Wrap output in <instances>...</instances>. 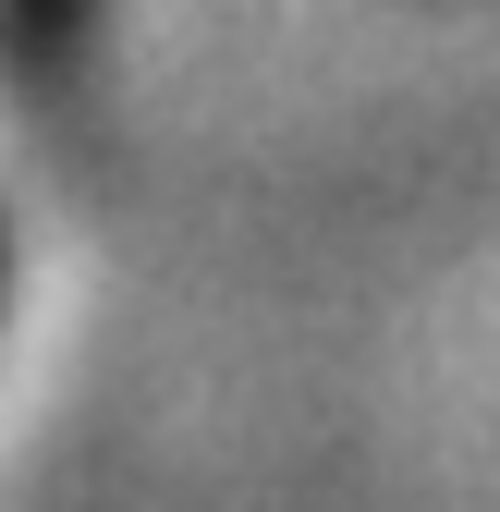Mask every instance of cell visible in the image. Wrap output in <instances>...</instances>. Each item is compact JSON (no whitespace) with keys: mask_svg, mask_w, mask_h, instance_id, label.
<instances>
[{"mask_svg":"<svg viewBox=\"0 0 500 512\" xmlns=\"http://www.w3.org/2000/svg\"><path fill=\"white\" fill-rule=\"evenodd\" d=\"M98 37V0H0V86H61Z\"/></svg>","mask_w":500,"mask_h":512,"instance_id":"cell-1","label":"cell"},{"mask_svg":"<svg viewBox=\"0 0 500 512\" xmlns=\"http://www.w3.org/2000/svg\"><path fill=\"white\" fill-rule=\"evenodd\" d=\"M0 293H13V232H0Z\"/></svg>","mask_w":500,"mask_h":512,"instance_id":"cell-2","label":"cell"}]
</instances>
